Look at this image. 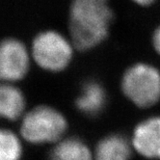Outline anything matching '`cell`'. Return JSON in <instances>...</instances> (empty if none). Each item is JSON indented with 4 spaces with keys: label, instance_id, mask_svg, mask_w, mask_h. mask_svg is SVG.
Here are the masks:
<instances>
[{
    "label": "cell",
    "instance_id": "cell-7",
    "mask_svg": "<svg viewBox=\"0 0 160 160\" xmlns=\"http://www.w3.org/2000/svg\"><path fill=\"white\" fill-rule=\"evenodd\" d=\"M26 112V97L16 84L0 82V120L16 122Z\"/></svg>",
    "mask_w": 160,
    "mask_h": 160
},
{
    "label": "cell",
    "instance_id": "cell-1",
    "mask_svg": "<svg viewBox=\"0 0 160 160\" xmlns=\"http://www.w3.org/2000/svg\"><path fill=\"white\" fill-rule=\"evenodd\" d=\"M113 18L108 0H72L68 30L74 48L87 51L103 42Z\"/></svg>",
    "mask_w": 160,
    "mask_h": 160
},
{
    "label": "cell",
    "instance_id": "cell-8",
    "mask_svg": "<svg viewBox=\"0 0 160 160\" xmlns=\"http://www.w3.org/2000/svg\"><path fill=\"white\" fill-rule=\"evenodd\" d=\"M106 92L97 81H88L75 99V106L79 112L86 116H97L103 110L106 103Z\"/></svg>",
    "mask_w": 160,
    "mask_h": 160
},
{
    "label": "cell",
    "instance_id": "cell-12",
    "mask_svg": "<svg viewBox=\"0 0 160 160\" xmlns=\"http://www.w3.org/2000/svg\"><path fill=\"white\" fill-rule=\"evenodd\" d=\"M152 43L153 47L158 53H160V26L155 30L153 37H152Z\"/></svg>",
    "mask_w": 160,
    "mask_h": 160
},
{
    "label": "cell",
    "instance_id": "cell-10",
    "mask_svg": "<svg viewBox=\"0 0 160 160\" xmlns=\"http://www.w3.org/2000/svg\"><path fill=\"white\" fill-rule=\"evenodd\" d=\"M47 160H94V154L81 139L66 137L53 145Z\"/></svg>",
    "mask_w": 160,
    "mask_h": 160
},
{
    "label": "cell",
    "instance_id": "cell-9",
    "mask_svg": "<svg viewBox=\"0 0 160 160\" xmlns=\"http://www.w3.org/2000/svg\"><path fill=\"white\" fill-rule=\"evenodd\" d=\"M93 154L94 160H129L131 146L124 136L111 134L98 143Z\"/></svg>",
    "mask_w": 160,
    "mask_h": 160
},
{
    "label": "cell",
    "instance_id": "cell-2",
    "mask_svg": "<svg viewBox=\"0 0 160 160\" xmlns=\"http://www.w3.org/2000/svg\"><path fill=\"white\" fill-rule=\"evenodd\" d=\"M68 123L64 114L48 104H39L20 119L19 135L30 145H55L65 138Z\"/></svg>",
    "mask_w": 160,
    "mask_h": 160
},
{
    "label": "cell",
    "instance_id": "cell-5",
    "mask_svg": "<svg viewBox=\"0 0 160 160\" xmlns=\"http://www.w3.org/2000/svg\"><path fill=\"white\" fill-rule=\"evenodd\" d=\"M30 49L20 39L0 40V82L16 84L23 80L31 68Z\"/></svg>",
    "mask_w": 160,
    "mask_h": 160
},
{
    "label": "cell",
    "instance_id": "cell-3",
    "mask_svg": "<svg viewBox=\"0 0 160 160\" xmlns=\"http://www.w3.org/2000/svg\"><path fill=\"white\" fill-rule=\"evenodd\" d=\"M72 41L59 31L42 30L34 36L30 52L32 60L41 70L50 73H58L70 66L73 57Z\"/></svg>",
    "mask_w": 160,
    "mask_h": 160
},
{
    "label": "cell",
    "instance_id": "cell-4",
    "mask_svg": "<svg viewBox=\"0 0 160 160\" xmlns=\"http://www.w3.org/2000/svg\"><path fill=\"white\" fill-rule=\"evenodd\" d=\"M122 90L135 105L150 107L160 99V72L148 64L133 65L122 76Z\"/></svg>",
    "mask_w": 160,
    "mask_h": 160
},
{
    "label": "cell",
    "instance_id": "cell-6",
    "mask_svg": "<svg viewBox=\"0 0 160 160\" xmlns=\"http://www.w3.org/2000/svg\"><path fill=\"white\" fill-rule=\"evenodd\" d=\"M131 144L142 156L160 159V117L148 118L137 125Z\"/></svg>",
    "mask_w": 160,
    "mask_h": 160
},
{
    "label": "cell",
    "instance_id": "cell-13",
    "mask_svg": "<svg viewBox=\"0 0 160 160\" xmlns=\"http://www.w3.org/2000/svg\"><path fill=\"white\" fill-rule=\"evenodd\" d=\"M132 1H134L135 3L139 4L141 6H148L152 3H153L155 0H132Z\"/></svg>",
    "mask_w": 160,
    "mask_h": 160
},
{
    "label": "cell",
    "instance_id": "cell-11",
    "mask_svg": "<svg viewBox=\"0 0 160 160\" xmlns=\"http://www.w3.org/2000/svg\"><path fill=\"white\" fill-rule=\"evenodd\" d=\"M21 136L0 127V160H22L24 154Z\"/></svg>",
    "mask_w": 160,
    "mask_h": 160
}]
</instances>
